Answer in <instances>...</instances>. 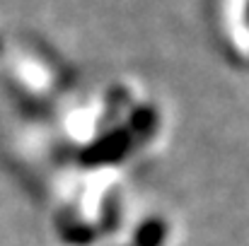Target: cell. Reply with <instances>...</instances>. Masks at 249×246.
<instances>
[{"label":"cell","instance_id":"1","mask_svg":"<svg viewBox=\"0 0 249 246\" xmlns=\"http://www.w3.org/2000/svg\"><path fill=\"white\" fill-rule=\"evenodd\" d=\"M162 239H165V227H162V222H158V220L148 222V225L141 230V234H138L141 246H160Z\"/></svg>","mask_w":249,"mask_h":246}]
</instances>
